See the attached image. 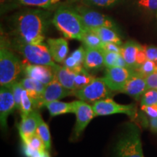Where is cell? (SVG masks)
I'll return each mask as SVG.
<instances>
[{
	"instance_id": "cell-1",
	"label": "cell",
	"mask_w": 157,
	"mask_h": 157,
	"mask_svg": "<svg viewBox=\"0 0 157 157\" xmlns=\"http://www.w3.org/2000/svg\"><path fill=\"white\" fill-rule=\"evenodd\" d=\"M48 16V13L39 10H29L17 13L14 21L17 38L29 44H42Z\"/></svg>"
},
{
	"instance_id": "cell-2",
	"label": "cell",
	"mask_w": 157,
	"mask_h": 157,
	"mask_svg": "<svg viewBox=\"0 0 157 157\" xmlns=\"http://www.w3.org/2000/svg\"><path fill=\"white\" fill-rule=\"evenodd\" d=\"M52 22L65 38L70 39L81 41L88 29L79 13L66 7L57 10Z\"/></svg>"
},
{
	"instance_id": "cell-3",
	"label": "cell",
	"mask_w": 157,
	"mask_h": 157,
	"mask_svg": "<svg viewBox=\"0 0 157 157\" xmlns=\"http://www.w3.org/2000/svg\"><path fill=\"white\" fill-rule=\"evenodd\" d=\"M11 48L24 57L26 61L31 64L44 65L54 68L57 66L46 45L34 44L25 42L18 38L12 42Z\"/></svg>"
},
{
	"instance_id": "cell-4",
	"label": "cell",
	"mask_w": 157,
	"mask_h": 157,
	"mask_svg": "<svg viewBox=\"0 0 157 157\" xmlns=\"http://www.w3.org/2000/svg\"><path fill=\"white\" fill-rule=\"evenodd\" d=\"M23 70V64L9 48L1 42L0 49V84L11 87Z\"/></svg>"
},
{
	"instance_id": "cell-5",
	"label": "cell",
	"mask_w": 157,
	"mask_h": 157,
	"mask_svg": "<svg viewBox=\"0 0 157 157\" xmlns=\"http://www.w3.org/2000/svg\"><path fill=\"white\" fill-rule=\"evenodd\" d=\"M111 90L108 87L105 81L102 78L95 77L87 86L80 90H74L73 95L78 100L87 103L95 102L110 98Z\"/></svg>"
},
{
	"instance_id": "cell-6",
	"label": "cell",
	"mask_w": 157,
	"mask_h": 157,
	"mask_svg": "<svg viewBox=\"0 0 157 157\" xmlns=\"http://www.w3.org/2000/svg\"><path fill=\"white\" fill-rule=\"evenodd\" d=\"M116 157H144L140 135L132 129L121 137L116 147Z\"/></svg>"
},
{
	"instance_id": "cell-7",
	"label": "cell",
	"mask_w": 157,
	"mask_h": 157,
	"mask_svg": "<svg viewBox=\"0 0 157 157\" xmlns=\"http://www.w3.org/2000/svg\"><path fill=\"white\" fill-rule=\"evenodd\" d=\"M94 114L95 117L116 114V113H124L130 117H134L135 109L134 105H122L113 101L111 98H107L95 102L93 105Z\"/></svg>"
},
{
	"instance_id": "cell-8",
	"label": "cell",
	"mask_w": 157,
	"mask_h": 157,
	"mask_svg": "<svg viewBox=\"0 0 157 157\" xmlns=\"http://www.w3.org/2000/svg\"><path fill=\"white\" fill-rule=\"evenodd\" d=\"M134 71L126 67H113L106 68L105 75L103 77L105 84L111 91L120 92L125 84L132 75Z\"/></svg>"
},
{
	"instance_id": "cell-9",
	"label": "cell",
	"mask_w": 157,
	"mask_h": 157,
	"mask_svg": "<svg viewBox=\"0 0 157 157\" xmlns=\"http://www.w3.org/2000/svg\"><path fill=\"white\" fill-rule=\"evenodd\" d=\"M74 113L76 114V121L72 137L74 138H77L86 129L92 119L95 117V114L93 105H90L87 102L81 100L75 101Z\"/></svg>"
},
{
	"instance_id": "cell-10",
	"label": "cell",
	"mask_w": 157,
	"mask_h": 157,
	"mask_svg": "<svg viewBox=\"0 0 157 157\" xmlns=\"http://www.w3.org/2000/svg\"><path fill=\"white\" fill-rule=\"evenodd\" d=\"M82 17L87 29H96L99 27H108L114 29L113 21L106 15L89 9L86 6H79L76 10Z\"/></svg>"
},
{
	"instance_id": "cell-11",
	"label": "cell",
	"mask_w": 157,
	"mask_h": 157,
	"mask_svg": "<svg viewBox=\"0 0 157 157\" xmlns=\"http://www.w3.org/2000/svg\"><path fill=\"white\" fill-rule=\"evenodd\" d=\"M23 70L26 76L34 78L47 85L55 78V73L52 67L44 65L31 64L28 61L23 63Z\"/></svg>"
},
{
	"instance_id": "cell-12",
	"label": "cell",
	"mask_w": 157,
	"mask_h": 157,
	"mask_svg": "<svg viewBox=\"0 0 157 157\" xmlns=\"http://www.w3.org/2000/svg\"><path fill=\"white\" fill-rule=\"evenodd\" d=\"M146 77L134 71L120 93H125L135 99L139 100L147 90Z\"/></svg>"
},
{
	"instance_id": "cell-13",
	"label": "cell",
	"mask_w": 157,
	"mask_h": 157,
	"mask_svg": "<svg viewBox=\"0 0 157 157\" xmlns=\"http://www.w3.org/2000/svg\"><path fill=\"white\" fill-rule=\"evenodd\" d=\"M15 109V102L11 87L1 86L0 90V121L3 129H7L9 115Z\"/></svg>"
},
{
	"instance_id": "cell-14",
	"label": "cell",
	"mask_w": 157,
	"mask_h": 157,
	"mask_svg": "<svg viewBox=\"0 0 157 157\" xmlns=\"http://www.w3.org/2000/svg\"><path fill=\"white\" fill-rule=\"evenodd\" d=\"M70 95H73V91L65 88L55 76L54 79L50 83L47 84L41 95V105L42 107L44 106L45 103L58 101Z\"/></svg>"
},
{
	"instance_id": "cell-15",
	"label": "cell",
	"mask_w": 157,
	"mask_h": 157,
	"mask_svg": "<svg viewBox=\"0 0 157 157\" xmlns=\"http://www.w3.org/2000/svg\"><path fill=\"white\" fill-rule=\"evenodd\" d=\"M38 113V111L34 110L28 116L21 118L18 129L20 136L23 143H26L31 137L36 134Z\"/></svg>"
},
{
	"instance_id": "cell-16",
	"label": "cell",
	"mask_w": 157,
	"mask_h": 157,
	"mask_svg": "<svg viewBox=\"0 0 157 157\" xmlns=\"http://www.w3.org/2000/svg\"><path fill=\"white\" fill-rule=\"evenodd\" d=\"M48 48L54 61L63 63L68 53V44L63 38L48 39Z\"/></svg>"
},
{
	"instance_id": "cell-17",
	"label": "cell",
	"mask_w": 157,
	"mask_h": 157,
	"mask_svg": "<svg viewBox=\"0 0 157 157\" xmlns=\"http://www.w3.org/2000/svg\"><path fill=\"white\" fill-rule=\"evenodd\" d=\"M142 48L140 44L134 41H128L121 47V55L124 59L127 65V68L135 71L138 68L137 63V55Z\"/></svg>"
},
{
	"instance_id": "cell-18",
	"label": "cell",
	"mask_w": 157,
	"mask_h": 157,
	"mask_svg": "<svg viewBox=\"0 0 157 157\" xmlns=\"http://www.w3.org/2000/svg\"><path fill=\"white\" fill-rule=\"evenodd\" d=\"M84 67L87 70L96 71L104 66V51L103 49L86 48Z\"/></svg>"
},
{
	"instance_id": "cell-19",
	"label": "cell",
	"mask_w": 157,
	"mask_h": 157,
	"mask_svg": "<svg viewBox=\"0 0 157 157\" xmlns=\"http://www.w3.org/2000/svg\"><path fill=\"white\" fill-rule=\"evenodd\" d=\"M55 76L57 80L62 84L66 89L74 91V81H75L76 72L66 66H60L59 65L54 68Z\"/></svg>"
},
{
	"instance_id": "cell-20",
	"label": "cell",
	"mask_w": 157,
	"mask_h": 157,
	"mask_svg": "<svg viewBox=\"0 0 157 157\" xmlns=\"http://www.w3.org/2000/svg\"><path fill=\"white\" fill-rule=\"evenodd\" d=\"M51 117L65 114V113H74L75 111V101L66 103L59 101H55L44 104Z\"/></svg>"
},
{
	"instance_id": "cell-21",
	"label": "cell",
	"mask_w": 157,
	"mask_h": 157,
	"mask_svg": "<svg viewBox=\"0 0 157 157\" xmlns=\"http://www.w3.org/2000/svg\"><path fill=\"white\" fill-rule=\"evenodd\" d=\"M91 30L95 31L103 43L112 42L120 46L122 43L121 38L113 29L108 28V27H99V28L92 29Z\"/></svg>"
},
{
	"instance_id": "cell-22",
	"label": "cell",
	"mask_w": 157,
	"mask_h": 157,
	"mask_svg": "<svg viewBox=\"0 0 157 157\" xmlns=\"http://www.w3.org/2000/svg\"><path fill=\"white\" fill-rule=\"evenodd\" d=\"M81 42H83L86 48L103 49L104 44L101 38L95 31L89 29L84 34Z\"/></svg>"
},
{
	"instance_id": "cell-23",
	"label": "cell",
	"mask_w": 157,
	"mask_h": 157,
	"mask_svg": "<svg viewBox=\"0 0 157 157\" xmlns=\"http://www.w3.org/2000/svg\"><path fill=\"white\" fill-rule=\"evenodd\" d=\"M38 125H37L36 134L41 137L43 142H44L47 150L49 151L51 147V135L50 129L46 122L42 119L39 113H38Z\"/></svg>"
},
{
	"instance_id": "cell-24",
	"label": "cell",
	"mask_w": 157,
	"mask_h": 157,
	"mask_svg": "<svg viewBox=\"0 0 157 157\" xmlns=\"http://www.w3.org/2000/svg\"><path fill=\"white\" fill-rule=\"evenodd\" d=\"M60 2V0H16V5L50 9L58 5Z\"/></svg>"
},
{
	"instance_id": "cell-25",
	"label": "cell",
	"mask_w": 157,
	"mask_h": 157,
	"mask_svg": "<svg viewBox=\"0 0 157 157\" xmlns=\"http://www.w3.org/2000/svg\"><path fill=\"white\" fill-rule=\"evenodd\" d=\"M95 78L90 74L85 68L83 67L81 70L76 73L75 81H74V90H80L87 86Z\"/></svg>"
},
{
	"instance_id": "cell-26",
	"label": "cell",
	"mask_w": 157,
	"mask_h": 157,
	"mask_svg": "<svg viewBox=\"0 0 157 157\" xmlns=\"http://www.w3.org/2000/svg\"><path fill=\"white\" fill-rule=\"evenodd\" d=\"M34 106L32 100L29 95V92L26 90H23L21 98V118L26 117L30 113L31 111H34Z\"/></svg>"
},
{
	"instance_id": "cell-27",
	"label": "cell",
	"mask_w": 157,
	"mask_h": 157,
	"mask_svg": "<svg viewBox=\"0 0 157 157\" xmlns=\"http://www.w3.org/2000/svg\"><path fill=\"white\" fill-rule=\"evenodd\" d=\"M120 0H80L84 6H95L98 7H111L117 5Z\"/></svg>"
},
{
	"instance_id": "cell-28",
	"label": "cell",
	"mask_w": 157,
	"mask_h": 157,
	"mask_svg": "<svg viewBox=\"0 0 157 157\" xmlns=\"http://www.w3.org/2000/svg\"><path fill=\"white\" fill-rule=\"evenodd\" d=\"M140 105L141 106L157 105V90L153 89L147 90L141 97Z\"/></svg>"
},
{
	"instance_id": "cell-29",
	"label": "cell",
	"mask_w": 157,
	"mask_h": 157,
	"mask_svg": "<svg viewBox=\"0 0 157 157\" xmlns=\"http://www.w3.org/2000/svg\"><path fill=\"white\" fill-rule=\"evenodd\" d=\"M157 71V61L146 60L138 68H137L135 71L138 72L142 75L147 76L149 74L154 73Z\"/></svg>"
},
{
	"instance_id": "cell-30",
	"label": "cell",
	"mask_w": 157,
	"mask_h": 157,
	"mask_svg": "<svg viewBox=\"0 0 157 157\" xmlns=\"http://www.w3.org/2000/svg\"><path fill=\"white\" fill-rule=\"evenodd\" d=\"M11 89L15 102V109L20 110L21 109V98H22V93L24 88L21 85V82H16L11 86Z\"/></svg>"
},
{
	"instance_id": "cell-31",
	"label": "cell",
	"mask_w": 157,
	"mask_h": 157,
	"mask_svg": "<svg viewBox=\"0 0 157 157\" xmlns=\"http://www.w3.org/2000/svg\"><path fill=\"white\" fill-rule=\"evenodd\" d=\"M23 144L27 145L31 148L36 149L39 151H46V146H45L44 142H43L41 137L37 134H35L34 136L31 137L26 143H23Z\"/></svg>"
},
{
	"instance_id": "cell-32",
	"label": "cell",
	"mask_w": 157,
	"mask_h": 157,
	"mask_svg": "<svg viewBox=\"0 0 157 157\" xmlns=\"http://www.w3.org/2000/svg\"><path fill=\"white\" fill-rule=\"evenodd\" d=\"M120 56V53L104 51V66L106 68L117 66L118 60Z\"/></svg>"
},
{
	"instance_id": "cell-33",
	"label": "cell",
	"mask_w": 157,
	"mask_h": 157,
	"mask_svg": "<svg viewBox=\"0 0 157 157\" xmlns=\"http://www.w3.org/2000/svg\"><path fill=\"white\" fill-rule=\"evenodd\" d=\"M23 150L27 157H50L48 151H39L23 144Z\"/></svg>"
},
{
	"instance_id": "cell-34",
	"label": "cell",
	"mask_w": 157,
	"mask_h": 157,
	"mask_svg": "<svg viewBox=\"0 0 157 157\" xmlns=\"http://www.w3.org/2000/svg\"><path fill=\"white\" fill-rule=\"evenodd\" d=\"M85 50L83 47H80L76 49L75 51L72 52L71 56L74 60L77 62V63L81 66H84V58H85Z\"/></svg>"
},
{
	"instance_id": "cell-35",
	"label": "cell",
	"mask_w": 157,
	"mask_h": 157,
	"mask_svg": "<svg viewBox=\"0 0 157 157\" xmlns=\"http://www.w3.org/2000/svg\"><path fill=\"white\" fill-rule=\"evenodd\" d=\"M147 90L153 89L157 90V71L149 74L146 77Z\"/></svg>"
},
{
	"instance_id": "cell-36",
	"label": "cell",
	"mask_w": 157,
	"mask_h": 157,
	"mask_svg": "<svg viewBox=\"0 0 157 157\" xmlns=\"http://www.w3.org/2000/svg\"><path fill=\"white\" fill-rule=\"evenodd\" d=\"M141 109L151 119L157 118V105H142Z\"/></svg>"
},
{
	"instance_id": "cell-37",
	"label": "cell",
	"mask_w": 157,
	"mask_h": 157,
	"mask_svg": "<svg viewBox=\"0 0 157 157\" xmlns=\"http://www.w3.org/2000/svg\"><path fill=\"white\" fill-rule=\"evenodd\" d=\"M147 60L157 61V48L154 46H144Z\"/></svg>"
},
{
	"instance_id": "cell-38",
	"label": "cell",
	"mask_w": 157,
	"mask_h": 157,
	"mask_svg": "<svg viewBox=\"0 0 157 157\" xmlns=\"http://www.w3.org/2000/svg\"><path fill=\"white\" fill-rule=\"evenodd\" d=\"M103 50V51H105V52H111L121 54V47H120V45H118L112 42L104 43Z\"/></svg>"
},
{
	"instance_id": "cell-39",
	"label": "cell",
	"mask_w": 157,
	"mask_h": 157,
	"mask_svg": "<svg viewBox=\"0 0 157 157\" xmlns=\"http://www.w3.org/2000/svg\"><path fill=\"white\" fill-rule=\"evenodd\" d=\"M139 5L151 10H157V0H140Z\"/></svg>"
},
{
	"instance_id": "cell-40",
	"label": "cell",
	"mask_w": 157,
	"mask_h": 157,
	"mask_svg": "<svg viewBox=\"0 0 157 157\" xmlns=\"http://www.w3.org/2000/svg\"><path fill=\"white\" fill-rule=\"evenodd\" d=\"M1 4L2 13H5L6 10H8L12 7H14L16 5V0H0Z\"/></svg>"
},
{
	"instance_id": "cell-41",
	"label": "cell",
	"mask_w": 157,
	"mask_h": 157,
	"mask_svg": "<svg viewBox=\"0 0 157 157\" xmlns=\"http://www.w3.org/2000/svg\"><path fill=\"white\" fill-rule=\"evenodd\" d=\"M149 124L152 131L157 132V118L156 119H151L149 121Z\"/></svg>"
}]
</instances>
